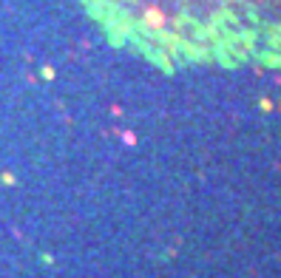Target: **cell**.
Listing matches in <instances>:
<instances>
[{
    "label": "cell",
    "instance_id": "obj_1",
    "mask_svg": "<svg viewBox=\"0 0 281 278\" xmlns=\"http://www.w3.org/2000/svg\"><path fill=\"white\" fill-rule=\"evenodd\" d=\"M114 43L159 65L281 57V0H83Z\"/></svg>",
    "mask_w": 281,
    "mask_h": 278
}]
</instances>
